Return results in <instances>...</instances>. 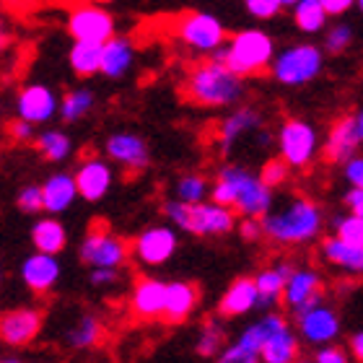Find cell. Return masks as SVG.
Returning <instances> with one entry per match:
<instances>
[{
	"mask_svg": "<svg viewBox=\"0 0 363 363\" xmlns=\"http://www.w3.org/2000/svg\"><path fill=\"white\" fill-rule=\"evenodd\" d=\"M211 200L226 205L239 216H267L275 208V195L259 174H252L250 169L228 164L218 172L211 187Z\"/></svg>",
	"mask_w": 363,
	"mask_h": 363,
	"instance_id": "obj_1",
	"label": "cell"
},
{
	"mask_svg": "<svg viewBox=\"0 0 363 363\" xmlns=\"http://www.w3.org/2000/svg\"><path fill=\"white\" fill-rule=\"evenodd\" d=\"M322 226H325L322 208L309 197H294L262 216L265 236L283 247H301L314 242L322 234Z\"/></svg>",
	"mask_w": 363,
	"mask_h": 363,
	"instance_id": "obj_2",
	"label": "cell"
},
{
	"mask_svg": "<svg viewBox=\"0 0 363 363\" xmlns=\"http://www.w3.org/2000/svg\"><path fill=\"white\" fill-rule=\"evenodd\" d=\"M184 94L192 104L203 109H223L234 106L244 96V78L228 68L226 62L211 57L208 62L189 70L184 81Z\"/></svg>",
	"mask_w": 363,
	"mask_h": 363,
	"instance_id": "obj_3",
	"label": "cell"
},
{
	"mask_svg": "<svg viewBox=\"0 0 363 363\" xmlns=\"http://www.w3.org/2000/svg\"><path fill=\"white\" fill-rule=\"evenodd\" d=\"M164 216L177 231H187L192 236H226L236 228L234 211L216 200L184 203L177 197L164 205Z\"/></svg>",
	"mask_w": 363,
	"mask_h": 363,
	"instance_id": "obj_4",
	"label": "cell"
},
{
	"mask_svg": "<svg viewBox=\"0 0 363 363\" xmlns=\"http://www.w3.org/2000/svg\"><path fill=\"white\" fill-rule=\"evenodd\" d=\"M213 57L226 62L228 68L234 70V73H239L242 78L257 76V73H262V70H267L272 65L275 42L262 29H242L236 31L226 45L218 47L213 52Z\"/></svg>",
	"mask_w": 363,
	"mask_h": 363,
	"instance_id": "obj_5",
	"label": "cell"
},
{
	"mask_svg": "<svg viewBox=\"0 0 363 363\" xmlns=\"http://www.w3.org/2000/svg\"><path fill=\"white\" fill-rule=\"evenodd\" d=\"M322 70H325V50L317 45H309V42L291 45L275 52L270 65L272 78L280 86H288V89L311 84L314 78H319Z\"/></svg>",
	"mask_w": 363,
	"mask_h": 363,
	"instance_id": "obj_6",
	"label": "cell"
},
{
	"mask_svg": "<svg viewBox=\"0 0 363 363\" xmlns=\"http://www.w3.org/2000/svg\"><path fill=\"white\" fill-rule=\"evenodd\" d=\"M275 143H278V156L291 169H309L322 151L314 125L306 120H298V117L283 122Z\"/></svg>",
	"mask_w": 363,
	"mask_h": 363,
	"instance_id": "obj_7",
	"label": "cell"
},
{
	"mask_svg": "<svg viewBox=\"0 0 363 363\" xmlns=\"http://www.w3.org/2000/svg\"><path fill=\"white\" fill-rule=\"evenodd\" d=\"M177 37L192 52H211V55L228 42L223 21H220L218 16L205 13V11H192V13L179 16V21H177Z\"/></svg>",
	"mask_w": 363,
	"mask_h": 363,
	"instance_id": "obj_8",
	"label": "cell"
},
{
	"mask_svg": "<svg viewBox=\"0 0 363 363\" xmlns=\"http://www.w3.org/2000/svg\"><path fill=\"white\" fill-rule=\"evenodd\" d=\"M78 255L81 262L89 267H122L133 255V247L106 226H94L84 236Z\"/></svg>",
	"mask_w": 363,
	"mask_h": 363,
	"instance_id": "obj_9",
	"label": "cell"
},
{
	"mask_svg": "<svg viewBox=\"0 0 363 363\" xmlns=\"http://www.w3.org/2000/svg\"><path fill=\"white\" fill-rule=\"evenodd\" d=\"M296 330L303 342H309L314 348L325 345V342H335L340 337V317L333 306H327L325 301H317L306 306V309L294 311Z\"/></svg>",
	"mask_w": 363,
	"mask_h": 363,
	"instance_id": "obj_10",
	"label": "cell"
},
{
	"mask_svg": "<svg viewBox=\"0 0 363 363\" xmlns=\"http://www.w3.org/2000/svg\"><path fill=\"white\" fill-rule=\"evenodd\" d=\"M177 247H179V236H177V228L172 223L169 226H151L135 236L133 257L145 267H159L174 257Z\"/></svg>",
	"mask_w": 363,
	"mask_h": 363,
	"instance_id": "obj_11",
	"label": "cell"
},
{
	"mask_svg": "<svg viewBox=\"0 0 363 363\" xmlns=\"http://www.w3.org/2000/svg\"><path fill=\"white\" fill-rule=\"evenodd\" d=\"M68 31L76 42H99L114 37V18L101 6H78L68 18Z\"/></svg>",
	"mask_w": 363,
	"mask_h": 363,
	"instance_id": "obj_12",
	"label": "cell"
},
{
	"mask_svg": "<svg viewBox=\"0 0 363 363\" xmlns=\"http://www.w3.org/2000/svg\"><path fill=\"white\" fill-rule=\"evenodd\" d=\"M104 153L112 164L125 167L133 174L145 172L151 164V148L138 133H114V135H109L104 143Z\"/></svg>",
	"mask_w": 363,
	"mask_h": 363,
	"instance_id": "obj_13",
	"label": "cell"
},
{
	"mask_svg": "<svg viewBox=\"0 0 363 363\" xmlns=\"http://www.w3.org/2000/svg\"><path fill=\"white\" fill-rule=\"evenodd\" d=\"M265 345H262V361L265 363H291L298 358V335L286 317L280 314H265Z\"/></svg>",
	"mask_w": 363,
	"mask_h": 363,
	"instance_id": "obj_14",
	"label": "cell"
},
{
	"mask_svg": "<svg viewBox=\"0 0 363 363\" xmlns=\"http://www.w3.org/2000/svg\"><path fill=\"white\" fill-rule=\"evenodd\" d=\"M16 114L34 125H45L60 114V99L50 86L45 84H29L23 86L16 96Z\"/></svg>",
	"mask_w": 363,
	"mask_h": 363,
	"instance_id": "obj_15",
	"label": "cell"
},
{
	"mask_svg": "<svg viewBox=\"0 0 363 363\" xmlns=\"http://www.w3.org/2000/svg\"><path fill=\"white\" fill-rule=\"evenodd\" d=\"M42 325H45V319H42V311L37 309L23 306V309L6 311L0 317V340L11 348H23V345L37 340Z\"/></svg>",
	"mask_w": 363,
	"mask_h": 363,
	"instance_id": "obj_16",
	"label": "cell"
},
{
	"mask_svg": "<svg viewBox=\"0 0 363 363\" xmlns=\"http://www.w3.org/2000/svg\"><path fill=\"white\" fill-rule=\"evenodd\" d=\"M62 278V265L57 255H50V252H34L21 262V280L23 286L34 291V294H50Z\"/></svg>",
	"mask_w": 363,
	"mask_h": 363,
	"instance_id": "obj_17",
	"label": "cell"
},
{
	"mask_svg": "<svg viewBox=\"0 0 363 363\" xmlns=\"http://www.w3.org/2000/svg\"><path fill=\"white\" fill-rule=\"evenodd\" d=\"M361 148V138L356 130V117L345 114L340 120L333 122V128L327 133L325 143H322V153L330 164H345L348 159H353Z\"/></svg>",
	"mask_w": 363,
	"mask_h": 363,
	"instance_id": "obj_18",
	"label": "cell"
},
{
	"mask_svg": "<svg viewBox=\"0 0 363 363\" xmlns=\"http://www.w3.org/2000/svg\"><path fill=\"white\" fill-rule=\"evenodd\" d=\"M322 275L311 267H294L291 275H288L286 283V294H283V303H286L291 311L306 309L311 303L322 301Z\"/></svg>",
	"mask_w": 363,
	"mask_h": 363,
	"instance_id": "obj_19",
	"label": "cell"
},
{
	"mask_svg": "<svg viewBox=\"0 0 363 363\" xmlns=\"http://www.w3.org/2000/svg\"><path fill=\"white\" fill-rule=\"evenodd\" d=\"M76 182H78V195L86 203H99L106 192L112 189L114 172L109 167V161L104 159H86L78 164L76 169Z\"/></svg>",
	"mask_w": 363,
	"mask_h": 363,
	"instance_id": "obj_20",
	"label": "cell"
},
{
	"mask_svg": "<svg viewBox=\"0 0 363 363\" xmlns=\"http://www.w3.org/2000/svg\"><path fill=\"white\" fill-rule=\"evenodd\" d=\"M265 319H257L252 322L250 327H244L239 337H236L231 345L220 350L218 361L220 363H257L262 361V345H265Z\"/></svg>",
	"mask_w": 363,
	"mask_h": 363,
	"instance_id": "obj_21",
	"label": "cell"
},
{
	"mask_svg": "<svg viewBox=\"0 0 363 363\" xmlns=\"http://www.w3.org/2000/svg\"><path fill=\"white\" fill-rule=\"evenodd\" d=\"M262 130V114L252 106H239L231 114H226L218 125V148L223 153H228L244 135L250 133H259Z\"/></svg>",
	"mask_w": 363,
	"mask_h": 363,
	"instance_id": "obj_22",
	"label": "cell"
},
{
	"mask_svg": "<svg viewBox=\"0 0 363 363\" xmlns=\"http://www.w3.org/2000/svg\"><path fill=\"white\" fill-rule=\"evenodd\" d=\"M130 306L138 319H161L167 306V283L159 278H140L133 286Z\"/></svg>",
	"mask_w": 363,
	"mask_h": 363,
	"instance_id": "obj_23",
	"label": "cell"
},
{
	"mask_svg": "<svg viewBox=\"0 0 363 363\" xmlns=\"http://www.w3.org/2000/svg\"><path fill=\"white\" fill-rule=\"evenodd\" d=\"M252 309H259V291L255 278H236L220 296L218 314L220 317H244Z\"/></svg>",
	"mask_w": 363,
	"mask_h": 363,
	"instance_id": "obj_24",
	"label": "cell"
},
{
	"mask_svg": "<svg viewBox=\"0 0 363 363\" xmlns=\"http://www.w3.org/2000/svg\"><path fill=\"white\" fill-rule=\"evenodd\" d=\"M42 192H45V213H52V216H62L81 197L76 174H68V172L47 177L42 182Z\"/></svg>",
	"mask_w": 363,
	"mask_h": 363,
	"instance_id": "obj_25",
	"label": "cell"
},
{
	"mask_svg": "<svg viewBox=\"0 0 363 363\" xmlns=\"http://www.w3.org/2000/svg\"><path fill=\"white\" fill-rule=\"evenodd\" d=\"M135 62V47L128 37H117L104 42V55H101V76L109 78V81H117V78L128 76L130 68Z\"/></svg>",
	"mask_w": 363,
	"mask_h": 363,
	"instance_id": "obj_26",
	"label": "cell"
},
{
	"mask_svg": "<svg viewBox=\"0 0 363 363\" xmlns=\"http://www.w3.org/2000/svg\"><path fill=\"white\" fill-rule=\"evenodd\" d=\"M197 298H200V294H197V288L192 283L172 280V283H167V306H164V317L161 319L169 322V325H179L195 311Z\"/></svg>",
	"mask_w": 363,
	"mask_h": 363,
	"instance_id": "obj_27",
	"label": "cell"
},
{
	"mask_svg": "<svg viewBox=\"0 0 363 363\" xmlns=\"http://www.w3.org/2000/svg\"><path fill=\"white\" fill-rule=\"evenodd\" d=\"M322 259L348 275H363V244H348L330 236L322 242Z\"/></svg>",
	"mask_w": 363,
	"mask_h": 363,
	"instance_id": "obj_28",
	"label": "cell"
},
{
	"mask_svg": "<svg viewBox=\"0 0 363 363\" xmlns=\"http://www.w3.org/2000/svg\"><path fill=\"white\" fill-rule=\"evenodd\" d=\"M294 265L288 262H275V265L265 267L255 275V283H257L259 291V309L270 311L278 301H283V294H286V283L288 275H291Z\"/></svg>",
	"mask_w": 363,
	"mask_h": 363,
	"instance_id": "obj_29",
	"label": "cell"
},
{
	"mask_svg": "<svg viewBox=\"0 0 363 363\" xmlns=\"http://www.w3.org/2000/svg\"><path fill=\"white\" fill-rule=\"evenodd\" d=\"M31 244L39 252H50V255H60L68 247V231L62 226L57 216L47 213L45 218H39L31 226Z\"/></svg>",
	"mask_w": 363,
	"mask_h": 363,
	"instance_id": "obj_30",
	"label": "cell"
},
{
	"mask_svg": "<svg viewBox=\"0 0 363 363\" xmlns=\"http://www.w3.org/2000/svg\"><path fill=\"white\" fill-rule=\"evenodd\" d=\"M101 55H104V45H99V42H76L73 39V47L68 52L70 70L78 78L96 76V73H101Z\"/></svg>",
	"mask_w": 363,
	"mask_h": 363,
	"instance_id": "obj_31",
	"label": "cell"
},
{
	"mask_svg": "<svg viewBox=\"0 0 363 363\" xmlns=\"http://www.w3.org/2000/svg\"><path fill=\"white\" fill-rule=\"evenodd\" d=\"M327 18H330V13L322 6V0H298L294 6V23L303 34H319L325 29Z\"/></svg>",
	"mask_w": 363,
	"mask_h": 363,
	"instance_id": "obj_32",
	"label": "cell"
},
{
	"mask_svg": "<svg viewBox=\"0 0 363 363\" xmlns=\"http://www.w3.org/2000/svg\"><path fill=\"white\" fill-rule=\"evenodd\" d=\"M34 145L37 151L45 156L47 161L52 164H62L73 153V140L68 138V133L62 130H42L37 138H34Z\"/></svg>",
	"mask_w": 363,
	"mask_h": 363,
	"instance_id": "obj_33",
	"label": "cell"
},
{
	"mask_svg": "<svg viewBox=\"0 0 363 363\" xmlns=\"http://www.w3.org/2000/svg\"><path fill=\"white\" fill-rule=\"evenodd\" d=\"M99 340H101V322H99L94 314L78 317L76 322L68 327V333H65V342H68L73 350L94 348Z\"/></svg>",
	"mask_w": 363,
	"mask_h": 363,
	"instance_id": "obj_34",
	"label": "cell"
},
{
	"mask_svg": "<svg viewBox=\"0 0 363 363\" xmlns=\"http://www.w3.org/2000/svg\"><path fill=\"white\" fill-rule=\"evenodd\" d=\"M94 104H96V94L91 89H86V86H78V89L68 91L60 99V120L68 122V125L70 122L84 120L86 114L94 109Z\"/></svg>",
	"mask_w": 363,
	"mask_h": 363,
	"instance_id": "obj_35",
	"label": "cell"
},
{
	"mask_svg": "<svg viewBox=\"0 0 363 363\" xmlns=\"http://www.w3.org/2000/svg\"><path fill=\"white\" fill-rule=\"evenodd\" d=\"M223 337H226V333H223V327H220L216 319L205 322L203 330H200V335H197V342H195L197 356L200 358L220 356V350H223Z\"/></svg>",
	"mask_w": 363,
	"mask_h": 363,
	"instance_id": "obj_36",
	"label": "cell"
},
{
	"mask_svg": "<svg viewBox=\"0 0 363 363\" xmlns=\"http://www.w3.org/2000/svg\"><path fill=\"white\" fill-rule=\"evenodd\" d=\"M174 192L184 203H203L205 197L211 195V184L203 174H184L177 182Z\"/></svg>",
	"mask_w": 363,
	"mask_h": 363,
	"instance_id": "obj_37",
	"label": "cell"
},
{
	"mask_svg": "<svg viewBox=\"0 0 363 363\" xmlns=\"http://www.w3.org/2000/svg\"><path fill=\"white\" fill-rule=\"evenodd\" d=\"M333 231L337 239L348 244H363V216L358 213H345V216H337L333 220Z\"/></svg>",
	"mask_w": 363,
	"mask_h": 363,
	"instance_id": "obj_38",
	"label": "cell"
},
{
	"mask_svg": "<svg viewBox=\"0 0 363 363\" xmlns=\"http://www.w3.org/2000/svg\"><path fill=\"white\" fill-rule=\"evenodd\" d=\"M350 45H353V29H350L348 23H335V26L327 29V34H325L327 52L340 55V52H345Z\"/></svg>",
	"mask_w": 363,
	"mask_h": 363,
	"instance_id": "obj_39",
	"label": "cell"
},
{
	"mask_svg": "<svg viewBox=\"0 0 363 363\" xmlns=\"http://www.w3.org/2000/svg\"><path fill=\"white\" fill-rule=\"evenodd\" d=\"M288 174H291V167H288L280 156H278V159L265 161V164H262V169H259V179L265 182L270 189L283 187V184L288 182Z\"/></svg>",
	"mask_w": 363,
	"mask_h": 363,
	"instance_id": "obj_40",
	"label": "cell"
},
{
	"mask_svg": "<svg viewBox=\"0 0 363 363\" xmlns=\"http://www.w3.org/2000/svg\"><path fill=\"white\" fill-rule=\"evenodd\" d=\"M16 205H18L23 213H29V216L45 211V192H42V184H26V187L18 192V197H16Z\"/></svg>",
	"mask_w": 363,
	"mask_h": 363,
	"instance_id": "obj_41",
	"label": "cell"
},
{
	"mask_svg": "<svg viewBox=\"0 0 363 363\" xmlns=\"http://www.w3.org/2000/svg\"><path fill=\"white\" fill-rule=\"evenodd\" d=\"M244 8H247V13H250L252 18L267 21V18H275L280 8H286V6H283V0H244Z\"/></svg>",
	"mask_w": 363,
	"mask_h": 363,
	"instance_id": "obj_42",
	"label": "cell"
},
{
	"mask_svg": "<svg viewBox=\"0 0 363 363\" xmlns=\"http://www.w3.org/2000/svg\"><path fill=\"white\" fill-rule=\"evenodd\" d=\"M314 361L317 363H348L350 361V348L345 350L337 342H325L319 345L317 353H314Z\"/></svg>",
	"mask_w": 363,
	"mask_h": 363,
	"instance_id": "obj_43",
	"label": "cell"
},
{
	"mask_svg": "<svg viewBox=\"0 0 363 363\" xmlns=\"http://www.w3.org/2000/svg\"><path fill=\"white\" fill-rule=\"evenodd\" d=\"M120 280V267H91L89 283L94 288H109Z\"/></svg>",
	"mask_w": 363,
	"mask_h": 363,
	"instance_id": "obj_44",
	"label": "cell"
},
{
	"mask_svg": "<svg viewBox=\"0 0 363 363\" xmlns=\"http://www.w3.org/2000/svg\"><path fill=\"white\" fill-rule=\"evenodd\" d=\"M342 177H345V182H348L350 187H361L363 184V156H353V159H348L345 164H342Z\"/></svg>",
	"mask_w": 363,
	"mask_h": 363,
	"instance_id": "obj_45",
	"label": "cell"
},
{
	"mask_svg": "<svg viewBox=\"0 0 363 363\" xmlns=\"http://www.w3.org/2000/svg\"><path fill=\"white\" fill-rule=\"evenodd\" d=\"M8 133H11L13 140H21V143H29V140L37 138V133H34V122L23 120V117H16V120L8 125Z\"/></svg>",
	"mask_w": 363,
	"mask_h": 363,
	"instance_id": "obj_46",
	"label": "cell"
},
{
	"mask_svg": "<svg viewBox=\"0 0 363 363\" xmlns=\"http://www.w3.org/2000/svg\"><path fill=\"white\" fill-rule=\"evenodd\" d=\"M239 234L247 242H257L259 236H265V228H262V218L257 216H244V220L239 223Z\"/></svg>",
	"mask_w": 363,
	"mask_h": 363,
	"instance_id": "obj_47",
	"label": "cell"
},
{
	"mask_svg": "<svg viewBox=\"0 0 363 363\" xmlns=\"http://www.w3.org/2000/svg\"><path fill=\"white\" fill-rule=\"evenodd\" d=\"M342 203H345L348 211L363 216V184L361 187H350L348 192H345V197H342Z\"/></svg>",
	"mask_w": 363,
	"mask_h": 363,
	"instance_id": "obj_48",
	"label": "cell"
},
{
	"mask_svg": "<svg viewBox=\"0 0 363 363\" xmlns=\"http://www.w3.org/2000/svg\"><path fill=\"white\" fill-rule=\"evenodd\" d=\"M322 6L327 8V13L330 16H342L356 6V0H322Z\"/></svg>",
	"mask_w": 363,
	"mask_h": 363,
	"instance_id": "obj_49",
	"label": "cell"
},
{
	"mask_svg": "<svg viewBox=\"0 0 363 363\" xmlns=\"http://www.w3.org/2000/svg\"><path fill=\"white\" fill-rule=\"evenodd\" d=\"M350 356L356 358L358 363H363V330H358V333L350 337Z\"/></svg>",
	"mask_w": 363,
	"mask_h": 363,
	"instance_id": "obj_50",
	"label": "cell"
},
{
	"mask_svg": "<svg viewBox=\"0 0 363 363\" xmlns=\"http://www.w3.org/2000/svg\"><path fill=\"white\" fill-rule=\"evenodd\" d=\"M353 117H356V130H358V138H361V143H363V109H358Z\"/></svg>",
	"mask_w": 363,
	"mask_h": 363,
	"instance_id": "obj_51",
	"label": "cell"
},
{
	"mask_svg": "<svg viewBox=\"0 0 363 363\" xmlns=\"http://www.w3.org/2000/svg\"><path fill=\"white\" fill-rule=\"evenodd\" d=\"M6 42H8V34H6V26H3V16H0V52H3Z\"/></svg>",
	"mask_w": 363,
	"mask_h": 363,
	"instance_id": "obj_52",
	"label": "cell"
},
{
	"mask_svg": "<svg viewBox=\"0 0 363 363\" xmlns=\"http://www.w3.org/2000/svg\"><path fill=\"white\" fill-rule=\"evenodd\" d=\"M296 3H298V0H283V6H288V8H294Z\"/></svg>",
	"mask_w": 363,
	"mask_h": 363,
	"instance_id": "obj_53",
	"label": "cell"
},
{
	"mask_svg": "<svg viewBox=\"0 0 363 363\" xmlns=\"http://www.w3.org/2000/svg\"><path fill=\"white\" fill-rule=\"evenodd\" d=\"M356 6L361 8V13H363V0H356Z\"/></svg>",
	"mask_w": 363,
	"mask_h": 363,
	"instance_id": "obj_54",
	"label": "cell"
},
{
	"mask_svg": "<svg viewBox=\"0 0 363 363\" xmlns=\"http://www.w3.org/2000/svg\"><path fill=\"white\" fill-rule=\"evenodd\" d=\"M99 3H112V0H99Z\"/></svg>",
	"mask_w": 363,
	"mask_h": 363,
	"instance_id": "obj_55",
	"label": "cell"
},
{
	"mask_svg": "<svg viewBox=\"0 0 363 363\" xmlns=\"http://www.w3.org/2000/svg\"><path fill=\"white\" fill-rule=\"evenodd\" d=\"M0 278H3V272H0Z\"/></svg>",
	"mask_w": 363,
	"mask_h": 363,
	"instance_id": "obj_56",
	"label": "cell"
}]
</instances>
